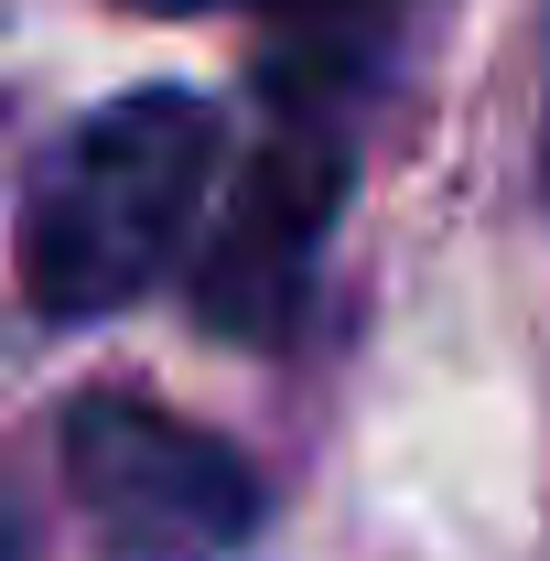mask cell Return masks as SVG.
Segmentation results:
<instances>
[{
    "label": "cell",
    "mask_w": 550,
    "mask_h": 561,
    "mask_svg": "<svg viewBox=\"0 0 550 561\" xmlns=\"http://www.w3.org/2000/svg\"><path fill=\"white\" fill-rule=\"evenodd\" d=\"M216 184V108L184 87H130L87 108L22 195V291L44 324H98L140 302L195 238Z\"/></svg>",
    "instance_id": "obj_1"
},
{
    "label": "cell",
    "mask_w": 550,
    "mask_h": 561,
    "mask_svg": "<svg viewBox=\"0 0 550 561\" xmlns=\"http://www.w3.org/2000/svg\"><path fill=\"white\" fill-rule=\"evenodd\" d=\"M55 454L108 561H227L260 529V476L151 400H66Z\"/></svg>",
    "instance_id": "obj_2"
},
{
    "label": "cell",
    "mask_w": 550,
    "mask_h": 561,
    "mask_svg": "<svg viewBox=\"0 0 550 561\" xmlns=\"http://www.w3.org/2000/svg\"><path fill=\"white\" fill-rule=\"evenodd\" d=\"M345 173L356 151L324 108H280L271 140L238 162V195L216 216L206 260H195V313L238 346H280L302 324V291H313V260H324V227L345 206Z\"/></svg>",
    "instance_id": "obj_3"
},
{
    "label": "cell",
    "mask_w": 550,
    "mask_h": 561,
    "mask_svg": "<svg viewBox=\"0 0 550 561\" xmlns=\"http://www.w3.org/2000/svg\"><path fill=\"white\" fill-rule=\"evenodd\" d=\"M130 11H378V0H130Z\"/></svg>",
    "instance_id": "obj_4"
},
{
    "label": "cell",
    "mask_w": 550,
    "mask_h": 561,
    "mask_svg": "<svg viewBox=\"0 0 550 561\" xmlns=\"http://www.w3.org/2000/svg\"><path fill=\"white\" fill-rule=\"evenodd\" d=\"M0 561H22V540H11V507H0Z\"/></svg>",
    "instance_id": "obj_5"
}]
</instances>
